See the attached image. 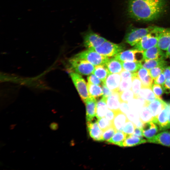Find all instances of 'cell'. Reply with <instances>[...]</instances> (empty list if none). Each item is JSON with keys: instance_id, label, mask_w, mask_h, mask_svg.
Returning a JSON list of instances; mask_svg holds the SVG:
<instances>
[{"instance_id": "4316f807", "label": "cell", "mask_w": 170, "mask_h": 170, "mask_svg": "<svg viewBox=\"0 0 170 170\" xmlns=\"http://www.w3.org/2000/svg\"><path fill=\"white\" fill-rule=\"evenodd\" d=\"M138 98H141L149 102H151L159 97L155 95L151 88L142 87L139 93Z\"/></svg>"}, {"instance_id": "ba28073f", "label": "cell", "mask_w": 170, "mask_h": 170, "mask_svg": "<svg viewBox=\"0 0 170 170\" xmlns=\"http://www.w3.org/2000/svg\"><path fill=\"white\" fill-rule=\"evenodd\" d=\"M114 57L121 62H141L144 60L143 51L133 48L123 51L116 55Z\"/></svg>"}, {"instance_id": "e575fe53", "label": "cell", "mask_w": 170, "mask_h": 170, "mask_svg": "<svg viewBox=\"0 0 170 170\" xmlns=\"http://www.w3.org/2000/svg\"><path fill=\"white\" fill-rule=\"evenodd\" d=\"M136 126L132 121L128 120L124 125L122 131L128 135L133 134Z\"/></svg>"}, {"instance_id": "5bb4252c", "label": "cell", "mask_w": 170, "mask_h": 170, "mask_svg": "<svg viewBox=\"0 0 170 170\" xmlns=\"http://www.w3.org/2000/svg\"><path fill=\"white\" fill-rule=\"evenodd\" d=\"M170 45V27L163 28L161 31L157 46L162 50H167Z\"/></svg>"}, {"instance_id": "816d5d0a", "label": "cell", "mask_w": 170, "mask_h": 170, "mask_svg": "<svg viewBox=\"0 0 170 170\" xmlns=\"http://www.w3.org/2000/svg\"><path fill=\"white\" fill-rule=\"evenodd\" d=\"M170 55V45L169 46L166 53V58H167Z\"/></svg>"}, {"instance_id": "8fae6325", "label": "cell", "mask_w": 170, "mask_h": 170, "mask_svg": "<svg viewBox=\"0 0 170 170\" xmlns=\"http://www.w3.org/2000/svg\"><path fill=\"white\" fill-rule=\"evenodd\" d=\"M87 128L90 136L94 140L101 142L103 131L99 128L97 120L86 122Z\"/></svg>"}, {"instance_id": "603a6c76", "label": "cell", "mask_w": 170, "mask_h": 170, "mask_svg": "<svg viewBox=\"0 0 170 170\" xmlns=\"http://www.w3.org/2000/svg\"><path fill=\"white\" fill-rule=\"evenodd\" d=\"M147 140L143 138L133 135H128L123 143V147H132L145 143Z\"/></svg>"}, {"instance_id": "4dcf8cb0", "label": "cell", "mask_w": 170, "mask_h": 170, "mask_svg": "<svg viewBox=\"0 0 170 170\" xmlns=\"http://www.w3.org/2000/svg\"><path fill=\"white\" fill-rule=\"evenodd\" d=\"M140 119L143 123L152 120L153 116L147 106L143 107L139 111Z\"/></svg>"}, {"instance_id": "ee69618b", "label": "cell", "mask_w": 170, "mask_h": 170, "mask_svg": "<svg viewBox=\"0 0 170 170\" xmlns=\"http://www.w3.org/2000/svg\"><path fill=\"white\" fill-rule=\"evenodd\" d=\"M128 103L121 101L120 107V110L126 115L130 111Z\"/></svg>"}, {"instance_id": "f5cc1de1", "label": "cell", "mask_w": 170, "mask_h": 170, "mask_svg": "<svg viewBox=\"0 0 170 170\" xmlns=\"http://www.w3.org/2000/svg\"><path fill=\"white\" fill-rule=\"evenodd\" d=\"M169 58H170V55L169 56Z\"/></svg>"}, {"instance_id": "7c38bea8", "label": "cell", "mask_w": 170, "mask_h": 170, "mask_svg": "<svg viewBox=\"0 0 170 170\" xmlns=\"http://www.w3.org/2000/svg\"><path fill=\"white\" fill-rule=\"evenodd\" d=\"M83 102L85 103L86 106V122L91 121L94 119L96 116L97 102L96 99L90 97Z\"/></svg>"}, {"instance_id": "2e32d148", "label": "cell", "mask_w": 170, "mask_h": 170, "mask_svg": "<svg viewBox=\"0 0 170 170\" xmlns=\"http://www.w3.org/2000/svg\"><path fill=\"white\" fill-rule=\"evenodd\" d=\"M141 129L143 135L148 139L155 136L158 132V125L152 121H150L143 123Z\"/></svg>"}, {"instance_id": "ac0fdd59", "label": "cell", "mask_w": 170, "mask_h": 170, "mask_svg": "<svg viewBox=\"0 0 170 170\" xmlns=\"http://www.w3.org/2000/svg\"><path fill=\"white\" fill-rule=\"evenodd\" d=\"M167 103L161 98H158L148 104V107L150 109L153 117H156L162 110L165 108Z\"/></svg>"}, {"instance_id": "b9f144b4", "label": "cell", "mask_w": 170, "mask_h": 170, "mask_svg": "<svg viewBox=\"0 0 170 170\" xmlns=\"http://www.w3.org/2000/svg\"><path fill=\"white\" fill-rule=\"evenodd\" d=\"M102 88L103 93V97L107 99L112 94L113 92L103 83L102 84Z\"/></svg>"}, {"instance_id": "8992f818", "label": "cell", "mask_w": 170, "mask_h": 170, "mask_svg": "<svg viewBox=\"0 0 170 170\" xmlns=\"http://www.w3.org/2000/svg\"><path fill=\"white\" fill-rule=\"evenodd\" d=\"M156 26H149L144 28H133L126 33L125 40L131 46H134L144 36L151 32Z\"/></svg>"}, {"instance_id": "f907efd6", "label": "cell", "mask_w": 170, "mask_h": 170, "mask_svg": "<svg viewBox=\"0 0 170 170\" xmlns=\"http://www.w3.org/2000/svg\"><path fill=\"white\" fill-rule=\"evenodd\" d=\"M49 127L52 130L56 131L59 128V124L56 122H53L50 124Z\"/></svg>"}, {"instance_id": "d590c367", "label": "cell", "mask_w": 170, "mask_h": 170, "mask_svg": "<svg viewBox=\"0 0 170 170\" xmlns=\"http://www.w3.org/2000/svg\"><path fill=\"white\" fill-rule=\"evenodd\" d=\"M97 122L99 128L103 131L113 126L112 122L105 117L97 119Z\"/></svg>"}, {"instance_id": "4fadbf2b", "label": "cell", "mask_w": 170, "mask_h": 170, "mask_svg": "<svg viewBox=\"0 0 170 170\" xmlns=\"http://www.w3.org/2000/svg\"><path fill=\"white\" fill-rule=\"evenodd\" d=\"M121 80L120 74L110 73L104 83L112 92H118Z\"/></svg>"}, {"instance_id": "ab89813d", "label": "cell", "mask_w": 170, "mask_h": 170, "mask_svg": "<svg viewBox=\"0 0 170 170\" xmlns=\"http://www.w3.org/2000/svg\"><path fill=\"white\" fill-rule=\"evenodd\" d=\"M88 82L93 84L100 85L102 81L94 74H90L87 77Z\"/></svg>"}, {"instance_id": "44dd1931", "label": "cell", "mask_w": 170, "mask_h": 170, "mask_svg": "<svg viewBox=\"0 0 170 170\" xmlns=\"http://www.w3.org/2000/svg\"><path fill=\"white\" fill-rule=\"evenodd\" d=\"M128 120L127 115L119 110L116 111L112 121L113 126L117 131H122L124 125Z\"/></svg>"}, {"instance_id": "f6af8a7d", "label": "cell", "mask_w": 170, "mask_h": 170, "mask_svg": "<svg viewBox=\"0 0 170 170\" xmlns=\"http://www.w3.org/2000/svg\"><path fill=\"white\" fill-rule=\"evenodd\" d=\"M116 112L108 109L105 115V117L108 120L112 122L115 117Z\"/></svg>"}, {"instance_id": "277c9868", "label": "cell", "mask_w": 170, "mask_h": 170, "mask_svg": "<svg viewBox=\"0 0 170 170\" xmlns=\"http://www.w3.org/2000/svg\"><path fill=\"white\" fill-rule=\"evenodd\" d=\"M74 56L87 60L94 66L105 64L109 58L92 49H88L82 51Z\"/></svg>"}, {"instance_id": "ffe728a7", "label": "cell", "mask_w": 170, "mask_h": 170, "mask_svg": "<svg viewBox=\"0 0 170 170\" xmlns=\"http://www.w3.org/2000/svg\"><path fill=\"white\" fill-rule=\"evenodd\" d=\"M105 65L110 73L120 74L123 70L122 62L114 57L109 58Z\"/></svg>"}, {"instance_id": "7bdbcfd3", "label": "cell", "mask_w": 170, "mask_h": 170, "mask_svg": "<svg viewBox=\"0 0 170 170\" xmlns=\"http://www.w3.org/2000/svg\"><path fill=\"white\" fill-rule=\"evenodd\" d=\"M166 80L165 76L162 72L154 79V83L155 84L162 85Z\"/></svg>"}, {"instance_id": "d4e9b609", "label": "cell", "mask_w": 170, "mask_h": 170, "mask_svg": "<svg viewBox=\"0 0 170 170\" xmlns=\"http://www.w3.org/2000/svg\"><path fill=\"white\" fill-rule=\"evenodd\" d=\"M127 134L122 131H117L112 138L106 143L123 147V143Z\"/></svg>"}, {"instance_id": "7dc6e473", "label": "cell", "mask_w": 170, "mask_h": 170, "mask_svg": "<svg viewBox=\"0 0 170 170\" xmlns=\"http://www.w3.org/2000/svg\"><path fill=\"white\" fill-rule=\"evenodd\" d=\"M120 74L121 79H125L132 77L133 73L123 69L120 73Z\"/></svg>"}, {"instance_id": "7a4b0ae2", "label": "cell", "mask_w": 170, "mask_h": 170, "mask_svg": "<svg viewBox=\"0 0 170 170\" xmlns=\"http://www.w3.org/2000/svg\"><path fill=\"white\" fill-rule=\"evenodd\" d=\"M162 28L156 26L154 29L135 44L132 48L144 51L157 45L159 35Z\"/></svg>"}, {"instance_id": "6da1fadb", "label": "cell", "mask_w": 170, "mask_h": 170, "mask_svg": "<svg viewBox=\"0 0 170 170\" xmlns=\"http://www.w3.org/2000/svg\"><path fill=\"white\" fill-rule=\"evenodd\" d=\"M165 5L164 0H128V14L137 20L152 21L161 15Z\"/></svg>"}, {"instance_id": "681fc988", "label": "cell", "mask_w": 170, "mask_h": 170, "mask_svg": "<svg viewBox=\"0 0 170 170\" xmlns=\"http://www.w3.org/2000/svg\"><path fill=\"white\" fill-rule=\"evenodd\" d=\"M166 80L170 79V66L166 67L163 71Z\"/></svg>"}, {"instance_id": "db71d44e", "label": "cell", "mask_w": 170, "mask_h": 170, "mask_svg": "<svg viewBox=\"0 0 170 170\" xmlns=\"http://www.w3.org/2000/svg\"></svg>"}, {"instance_id": "d6986e66", "label": "cell", "mask_w": 170, "mask_h": 170, "mask_svg": "<svg viewBox=\"0 0 170 170\" xmlns=\"http://www.w3.org/2000/svg\"><path fill=\"white\" fill-rule=\"evenodd\" d=\"M119 93L118 91L113 92L107 99L108 108L115 112L120 110L121 104Z\"/></svg>"}, {"instance_id": "74e56055", "label": "cell", "mask_w": 170, "mask_h": 170, "mask_svg": "<svg viewBox=\"0 0 170 170\" xmlns=\"http://www.w3.org/2000/svg\"><path fill=\"white\" fill-rule=\"evenodd\" d=\"M153 79L150 74L140 80L142 83V87L152 88L153 83Z\"/></svg>"}, {"instance_id": "9c48e42d", "label": "cell", "mask_w": 170, "mask_h": 170, "mask_svg": "<svg viewBox=\"0 0 170 170\" xmlns=\"http://www.w3.org/2000/svg\"><path fill=\"white\" fill-rule=\"evenodd\" d=\"M107 41L92 31H88L83 36V44L88 49H92L99 47Z\"/></svg>"}, {"instance_id": "3957f363", "label": "cell", "mask_w": 170, "mask_h": 170, "mask_svg": "<svg viewBox=\"0 0 170 170\" xmlns=\"http://www.w3.org/2000/svg\"><path fill=\"white\" fill-rule=\"evenodd\" d=\"M72 69L80 75H87L93 73L95 66L87 60L74 56L69 61Z\"/></svg>"}, {"instance_id": "60d3db41", "label": "cell", "mask_w": 170, "mask_h": 170, "mask_svg": "<svg viewBox=\"0 0 170 170\" xmlns=\"http://www.w3.org/2000/svg\"><path fill=\"white\" fill-rule=\"evenodd\" d=\"M137 73L140 80L150 74L149 70L142 67L140 68Z\"/></svg>"}, {"instance_id": "c3c4849f", "label": "cell", "mask_w": 170, "mask_h": 170, "mask_svg": "<svg viewBox=\"0 0 170 170\" xmlns=\"http://www.w3.org/2000/svg\"><path fill=\"white\" fill-rule=\"evenodd\" d=\"M132 135L141 138H143V136L141 128L136 127L135 128L134 133Z\"/></svg>"}, {"instance_id": "bcb514c9", "label": "cell", "mask_w": 170, "mask_h": 170, "mask_svg": "<svg viewBox=\"0 0 170 170\" xmlns=\"http://www.w3.org/2000/svg\"><path fill=\"white\" fill-rule=\"evenodd\" d=\"M164 92L166 94L170 93V79L166 80L162 85Z\"/></svg>"}, {"instance_id": "9a60e30c", "label": "cell", "mask_w": 170, "mask_h": 170, "mask_svg": "<svg viewBox=\"0 0 170 170\" xmlns=\"http://www.w3.org/2000/svg\"><path fill=\"white\" fill-rule=\"evenodd\" d=\"M143 51L144 60L165 59L166 54L157 45Z\"/></svg>"}, {"instance_id": "f35d334b", "label": "cell", "mask_w": 170, "mask_h": 170, "mask_svg": "<svg viewBox=\"0 0 170 170\" xmlns=\"http://www.w3.org/2000/svg\"><path fill=\"white\" fill-rule=\"evenodd\" d=\"M151 88L155 95L158 97L161 98V96L164 93L162 87L160 85L154 83Z\"/></svg>"}, {"instance_id": "cb8c5ba5", "label": "cell", "mask_w": 170, "mask_h": 170, "mask_svg": "<svg viewBox=\"0 0 170 170\" xmlns=\"http://www.w3.org/2000/svg\"><path fill=\"white\" fill-rule=\"evenodd\" d=\"M107 98L103 97L97 102L96 116L97 119L104 117L108 109L107 104Z\"/></svg>"}, {"instance_id": "1f68e13d", "label": "cell", "mask_w": 170, "mask_h": 170, "mask_svg": "<svg viewBox=\"0 0 170 170\" xmlns=\"http://www.w3.org/2000/svg\"><path fill=\"white\" fill-rule=\"evenodd\" d=\"M119 93L121 101L128 103L130 101L135 98L134 94L131 89L122 91Z\"/></svg>"}, {"instance_id": "836d02e7", "label": "cell", "mask_w": 170, "mask_h": 170, "mask_svg": "<svg viewBox=\"0 0 170 170\" xmlns=\"http://www.w3.org/2000/svg\"><path fill=\"white\" fill-rule=\"evenodd\" d=\"M132 77L121 79L118 92L131 89L132 86Z\"/></svg>"}, {"instance_id": "e0dca14e", "label": "cell", "mask_w": 170, "mask_h": 170, "mask_svg": "<svg viewBox=\"0 0 170 170\" xmlns=\"http://www.w3.org/2000/svg\"><path fill=\"white\" fill-rule=\"evenodd\" d=\"M147 142L170 147V133L168 131L162 132L148 139Z\"/></svg>"}, {"instance_id": "83f0119b", "label": "cell", "mask_w": 170, "mask_h": 170, "mask_svg": "<svg viewBox=\"0 0 170 170\" xmlns=\"http://www.w3.org/2000/svg\"><path fill=\"white\" fill-rule=\"evenodd\" d=\"M87 86L88 91L90 97L96 99L103 95L102 88L100 85L88 82Z\"/></svg>"}, {"instance_id": "d6a6232c", "label": "cell", "mask_w": 170, "mask_h": 170, "mask_svg": "<svg viewBox=\"0 0 170 170\" xmlns=\"http://www.w3.org/2000/svg\"><path fill=\"white\" fill-rule=\"evenodd\" d=\"M117 130L113 126L107 128L103 131L101 142L106 143L112 138Z\"/></svg>"}, {"instance_id": "7402d4cb", "label": "cell", "mask_w": 170, "mask_h": 170, "mask_svg": "<svg viewBox=\"0 0 170 170\" xmlns=\"http://www.w3.org/2000/svg\"><path fill=\"white\" fill-rule=\"evenodd\" d=\"M142 67L148 70L161 66H167L165 59L144 60L141 62Z\"/></svg>"}, {"instance_id": "8d00e7d4", "label": "cell", "mask_w": 170, "mask_h": 170, "mask_svg": "<svg viewBox=\"0 0 170 170\" xmlns=\"http://www.w3.org/2000/svg\"><path fill=\"white\" fill-rule=\"evenodd\" d=\"M167 66H161L155 67L149 70L150 74L152 78L154 80L160 74L163 72L165 68Z\"/></svg>"}, {"instance_id": "30bf717a", "label": "cell", "mask_w": 170, "mask_h": 170, "mask_svg": "<svg viewBox=\"0 0 170 170\" xmlns=\"http://www.w3.org/2000/svg\"><path fill=\"white\" fill-rule=\"evenodd\" d=\"M167 105V103L165 108L162 110L156 117H153L151 121L158 126L160 131L165 130L170 128L169 112Z\"/></svg>"}, {"instance_id": "f546056e", "label": "cell", "mask_w": 170, "mask_h": 170, "mask_svg": "<svg viewBox=\"0 0 170 170\" xmlns=\"http://www.w3.org/2000/svg\"><path fill=\"white\" fill-rule=\"evenodd\" d=\"M142 87L141 80L138 76L137 72L133 73L131 89L135 95V98H138L139 94Z\"/></svg>"}, {"instance_id": "52a82bcc", "label": "cell", "mask_w": 170, "mask_h": 170, "mask_svg": "<svg viewBox=\"0 0 170 170\" xmlns=\"http://www.w3.org/2000/svg\"><path fill=\"white\" fill-rule=\"evenodd\" d=\"M71 77L82 100L84 102L90 97L87 84L81 75L74 72L70 73Z\"/></svg>"}, {"instance_id": "5b68a950", "label": "cell", "mask_w": 170, "mask_h": 170, "mask_svg": "<svg viewBox=\"0 0 170 170\" xmlns=\"http://www.w3.org/2000/svg\"><path fill=\"white\" fill-rule=\"evenodd\" d=\"M125 46L123 44H116L107 40L99 47L92 49L100 54L107 57L114 56L123 51Z\"/></svg>"}, {"instance_id": "484cf974", "label": "cell", "mask_w": 170, "mask_h": 170, "mask_svg": "<svg viewBox=\"0 0 170 170\" xmlns=\"http://www.w3.org/2000/svg\"><path fill=\"white\" fill-rule=\"evenodd\" d=\"M109 73L108 69L105 64L95 66L94 69L93 73V74L99 79L104 83Z\"/></svg>"}, {"instance_id": "f1b7e54d", "label": "cell", "mask_w": 170, "mask_h": 170, "mask_svg": "<svg viewBox=\"0 0 170 170\" xmlns=\"http://www.w3.org/2000/svg\"><path fill=\"white\" fill-rule=\"evenodd\" d=\"M124 70L132 73L137 72L142 67L141 62L138 61L122 62Z\"/></svg>"}]
</instances>
